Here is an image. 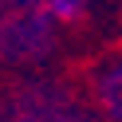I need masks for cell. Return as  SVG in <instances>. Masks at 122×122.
<instances>
[{
  "mask_svg": "<svg viewBox=\"0 0 122 122\" xmlns=\"http://www.w3.org/2000/svg\"><path fill=\"white\" fill-rule=\"evenodd\" d=\"M55 20L43 0H0V63L28 67L51 55L55 47Z\"/></svg>",
  "mask_w": 122,
  "mask_h": 122,
  "instance_id": "obj_1",
  "label": "cell"
},
{
  "mask_svg": "<svg viewBox=\"0 0 122 122\" xmlns=\"http://www.w3.org/2000/svg\"><path fill=\"white\" fill-rule=\"evenodd\" d=\"M79 114L83 106L75 102V95L51 83H32L0 98V122H79Z\"/></svg>",
  "mask_w": 122,
  "mask_h": 122,
  "instance_id": "obj_2",
  "label": "cell"
},
{
  "mask_svg": "<svg viewBox=\"0 0 122 122\" xmlns=\"http://www.w3.org/2000/svg\"><path fill=\"white\" fill-rule=\"evenodd\" d=\"M91 91H95L98 114L106 122H122V51H110L98 59L91 71Z\"/></svg>",
  "mask_w": 122,
  "mask_h": 122,
  "instance_id": "obj_3",
  "label": "cell"
},
{
  "mask_svg": "<svg viewBox=\"0 0 122 122\" xmlns=\"http://www.w3.org/2000/svg\"><path fill=\"white\" fill-rule=\"evenodd\" d=\"M43 8L55 24H75V20L87 12V0H43Z\"/></svg>",
  "mask_w": 122,
  "mask_h": 122,
  "instance_id": "obj_4",
  "label": "cell"
},
{
  "mask_svg": "<svg viewBox=\"0 0 122 122\" xmlns=\"http://www.w3.org/2000/svg\"><path fill=\"white\" fill-rule=\"evenodd\" d=\"M79 122H106V118H95V114H87V110H83V114H79Z\"/></svg>",
  "mask_w": 122,
  "mask_h": 122,
  "instance_id": "obj_5",
  "label": "cell"
}]
</instances>
